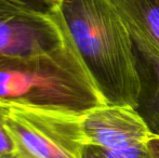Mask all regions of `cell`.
Wrapping results in <instances>:
<instances>
[{
    "label": "cell",
    "mask_w": 159,
    "mask_h": 158,
    "mask_svg": "<svg viewBox=\"0 0 159 158\" xmlns=\"http://www.w3.org/2000/svg\"><path fill=\"white\" fill-rule=\"evenodd\" d=\"M120 13L144 29L159 47V2L157 0H113Z\"/></svg>",
    "instance_id": "obj_7"
},
{
    "label": "cell",
    "mask_w": 159,
    "mask_h": 158,
    "mask_svg": "<svg viewBox=\"0 0 159 158\" xmlns=\"http://www.w3.org/2000/svg\"><path fill=\"white\" fill-rule=\"evenodd\" d=\"M87 154L91 158H154L148 146V141L146 143L118 150H106L95 146H88Z\"/></svg>",
    "instance_id": "obj_8"
},
{
    "label": "cell",
    "mask_w": 159,
    "mask_h": 158,
    "mask_svg": "<svg viewBox=\"0 0 159 158\" xmlns=\"http://www.w3.org/2000/svg\"><path fill=\"white\" fill-rule=\"evenodd\" d=\"M157 1H158V2H159V0H157Z\"/></svg>",
    "instance_id": "obj_13"
},
{
    "label": "cell",
    "mask_w": 159,
    "mask_h": 158,
    "mask_svg": "<svg viewBox=\"0 0 159 158\" xmlns=\"http://www.w3.org/2000/svg\"><path fill=\"white\" fill-rule=\"evenodd\" d=\"M88 146L118 150L146 143L151 132L145 122L129 106L103 105L81 117Z\"/></svg>",
    "instance_id": "obj_5"
},
{
    "label": "cell",
    "mask_w": 159,
    "mask_h": 158,
    "mask_svg": "<svg viewBox=\"0 0 159 158\" xmlns=\"http://www.w3.org/2000/svg\"><path fill=\"white\" fill-rule=\"evenodd\" d=\"M49 13L63 25L106 104L135 107L133 46L113 0H51Z\"/></svg>",
    "instance_id": "obj_1"
},
{
    "label": "cell",
    "mask_w": 159,
    "mask_h": 158,
    "mask_svg": "<svg viewBox=\"0 0 159 158\" xmlns=\"http://www.w3.org/2000/svg\"><path fill=\"white\" fill-rule=\"evenodd\" d=\"M120 14L131 36L139 79V93L134 110L145 122L151 134L159 137V47L133 20L122 13Z\"/></svg>",
    "instance_id": "obj_6"
},
{
    "label": "cell",
    "mask_w": 159,
    "mask_h": 158,
    "mask_svg": "<svg viewBox=\"0 0 159 158\" xmlns=\"http://www.w3.org/2000/svg\"><path fill=\"white\" fill-rule=\"evenodd\" d=\"M84 158H91L88 154H87V151H86V156H84Z\"/></svg>",
    "instance_id": "obj_12"
},
{
    "label": "cell",
    "mask_w": 159,
    "mask_h": 158,
    "mask_svg": "<svg viewBox=\"0 0 159 158\" xmlns=\"http://www.w3.org/2000/svg\"><path fill=\"white\" fill-rule=\"evenodd\" d=\"M16 1L44 13H49L51 4V0H16Z\"/></svg>",
    "instance_id": "obj_10"
},
{
    "label": "cell",
    "mask_w": 159,
    "mask_h": 158,
    "mask_svg": "<svg viewBox=\"0 0 159 158\" xmlns=\"http://www.w3.org/2000/svg\"><path fill=\"white\" fill-rule=\"evenodd\" d=\"M60 21L16 0H0V56L50 52L69 41Z\"/></svg>",
    "instance_id": "obj_4"
},
{
    "label": "cell",
    "mask_w": 159,
    "mask_h": 158,
    "mask_svg": "<svg viewBox=\"0 0 159 158\" xmlns=\"http://www.w3.org/2000/svg\"><path fill=\"white\" fill-rule=\"evenodd\" d=\"M148 146L152 151L154 158H159V137L151 135L148 139Z\"/></svg>",
    "instance_id": "obj_11"
},
{
    "label": "cell",
    "mask_w": 159,
    "mask_h": 158,
    "mask_svg": "<svg viewBox=\"0 0 159 158\" xmlns=\"http://www.w3.org/2000/svg\"><path fill=\"white\" fill-rule=\"evenodd\" d=\"M0 104L84 116L106 102L69 39L47 53L0 56Z\"/></svg>",
    "instance_id": "obj_2"
},
{
    "label": "cell",
    "mask_w": 159,
    "mask_h": 158,
    "mask_svg": "<svg viewBox=\"0 0 159 158\" xmlns=\"http://www.w3.org/2000/svg\"><path fill=\"white\" fill-rule=\"evenodd\" d=\"M6 105L0 104V158H15L14 144L4 122Z\"/></svg>",
    "instance_id": "obj_9"
},
{
    "label": "cell",
    "mask_w": 159,
    "mask_h": 158,
    "mask_svg": "<svg viewBox=\"0 0 159 158\" xmlns=\"http://www.w3.org/2000/svg\"><path fill=\"white\" fill-rule=\"evenodd\" d=\"M82 116L6 105L4 122L15 158H84L88 147Z\"/></svg>",
    "instance_id": "obj_3"
}]
</instances>
